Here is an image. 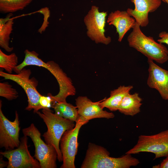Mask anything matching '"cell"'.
Returning a JSON list of instances; mask_svg holds the SVG:
<instances>
[{
  "mask_svg": "<svg viewBox=\"0 0 168 168\" xmlns=\"http://www.w3.org/2000/svg\"><path fill=\"white\" fill-rule=\"evenodd\" d=\"M25 57L23 61L16 66L14 71L19 73L25 67L29 65H35L44 68L53 75L59 85V91L55 96L51 97L54 102H66V99L69 96H73L76 93V89L71 79L68 77L55 62L50 61L45 63L38 57L39 54L34 51L26 49L24 51Z\"/></svg>",
  "mask_w": 168,
  "mask_h": 168,
  "instance_id": "cell-1",
  "label": "cell"
},
{
  "mask_svg": "<svg viewBox=\"0 0 168 168\" xmlns=\"http://www.w3.org/2000/svg\"><path fill=\"white\" fill-rule=\"evenodd\" d=\"M31 73L30 69L24 68L15 74L1 71L0 76L5 79L16 82L22 88L28 98V105L25 110L28 111L33 110L34 112L36 113L40 110L43 109L39 103L40 97L42 95L37 89L38 81L34 77L30 78Z\"/></svg>",
  "mask_w": 168,
  "mask_h": 168,
  "instance_id": "cell-5",
  "label": "cell"
},
{
  "mask_svg": "<svg viewBox=\"0 0 168 168\" xmlns=\"http://www.w3.org/2000/svg\"><path fill=\"white\" fill-rule=\"evenodd\" d=\"M159 37L160 39L157 40L159 43L166 44L168 45V31L161 32L159 34Z\"/></svg>",
  "mask_w": 168,
  "mask_h": 168,
  "instance_id": "cell-24",
  "label": "cell"
},
{
  "mask_svg": "<svg viewBox=\"0 0 168 168\" xmlns=\"http://www.w3.org/2000/svg\"><path fill=\"white\" fill-rule=\"evenodd\" d=\"M2 101H0V147L8 150L17 147L20 141L19 139L20 127L18 113L15 112V118L13 121L9 120L2 110Z\"/></svg>",
  "mask_w": 168,
  "mask_h": 168,
  "instance_id": "cell-11",
  "label": "cell"
},
{
  "mask_svg": "<svg viewBox=\"0 0 168 168\" xmlns=\"http://www.w3.org/2000/svg\"><path fill=\"white\" fill-rule=\"evenodd\" d=\"M18 57L14 53L7 55L0 49V67L11 74L17 65Z\"/></svg>",
  "mask_w": 168,
  "mask_h": 168,
  "instance_id": "cell-21",
  "label": "cell"
},
{
  "mask_svg": "<svg viewBox=\"0 0 168 168\" xmlns=\"http://www.w3.org/2000/svg\"><path fill=\"white\" fill-rule=\"evenodd\" d=\"M102 100L94 102L86 96H78L75 99V103L79 115L88 121L96 118H114V115L112 112L104 110L100 105Z\"/></svg>",
  "mask_w": 168,
  "mask_h": 168,
  "instance_id": "cell-13",
  "label": "cell"
},
{
  "mask_svg": "<svg viewBox=\"0 0 168 168\" xmlns=\"http://www.w3.org/2000/svg\"><path fill=\"white\" fill-rule=\"evenodd\" d=\"M107 22L116 29L118 34L119 42H121L126 33L133 28L136 23L135 19L131 17L127 11L116 10L111 12L109 15Z\"/></svg>",
  "mask_w": 168,
  "mask_h": 168,
  "instance_id": "cell-15",
  "label": "cell"
},
{
  "mask_svg": "<svg viewBox=\"0 0 168 168\" xmlns=\"http://www.w3.org/2000/svg\"><path fill=\"white\" fill-rule=\"evenodd\" d=\"M135 6L134 9L128 8L127 11L134 18L140 26H146L149 23V13L156 10L161 5V0H131Z\"/></svg>",
  "mask_w": 168,
  "mask_h": 168,
  "instance_id": "cell-14",
  "label": "cell"
},
{
  "mask_svg": "<svg viewBox=\"0 0 168 168\" xmlns=\"http://www.w3.org/2000/svg\"><path fill=\"white\" fill-rule=\"evenodd\" d=\"M89 122L79 115L75 127L66 131L60 140V149L63 160L60 168H75V159L78 150L77 138L80 129Z\"/></svg>",
  "mask_w": 168,
  "mask_h": 168,
  "instance_id": "cell-8",
  "label": "cell"
},
{
  "mask_svg": "<svg viewBox=\"0 0 168 168\" xmlns=\"http://www.w3.org/2000/svg\"><path fill=\"white\" fill-rule=\"evenodd\" d=\"M10 13L4 18L0 19V46L7 52H11L13 49L9 46L10 35L12 30L13 19Z\"/></svg>",
  "mask_w": 168,
  "mask_h": 168,
  "instance_id": "cell-18",
  "label": "cell"
},
{
  "mask_svg": "<svg viewBox=\"0 0 168 168\" xmlns=\"http://www.w3.org/2000/svg\"><path fill=\"white\" fill-rule=\"evenodd\" d=\"M0 96L11 100L16 99L18 94L16 90L7 82L0 83Z\"/></svg>",
  "mask_w": 168,
  "mask_h": 168,
  "instance_id": "cell-22",
  "label": "cell"
},
{
  "mask_svg": "<svg viewBox=\"0 0 168 168\" xmlns=\"http://www.w3.org/2000/svg\"><path fill=\"white\" fill-rule=\"evenodd\" d=\"M147 62V85L156 90L163 99L168 100V71L160 67L152 60L148 59Z\"/></svg>",
  "mask_w": 168,
  "mask_h": 168,
  "instance_id": "cell-12",
  "label": "cell"
},
{
  "mask_svg": "<svg viewBox=\"0 0 168 168\" xmlns=\"http://www.w3.org/2000/svg\"><path fill=\"white\" fill-rule=\"evenodd\" d=\"M36 113L47 128V131L43 135L45 142L54 147L57 153V159L59 162L62 161L63 156L59 146L60 139L65 132L73 128L76 124L54 114L50 109H43L41 113L38 111Z\"/></svg>",
  "mask_w": 168,
  "mask_h": 168,
  "instance_id": "cell-4",
  "label": "cell"
},
{
  "mask_svg": "<svg viewBox=\"0 0 168 168\" xmlns=\"http://www.w3.org/2000/svg\"><path fill=\"white\" fill-rule=\"evenodd\" d=\"M24 135L30 137L35 147L34 157L39 162L41 168H56L57 153L54 147L48 144L42 139L41 133L32 123L30 125L23 129Z\"/></svg>",
  "mask_w": 168,
  "mask_h": 168,
  "instance_id": "cell-6",
  "label": "cell"
},
{
  "mask_svg": "<svg viewBox=\"0 0 168 168\" xmlns=\"http://www.w3.org/2000/svg\"><path fill=\"white\" fill-rule=\"evenodd\" d=\"M142 101L138 93H129L123 99L118 110L125 115L133 116L140 112Z\"/></svg>",
  "mask_w": 168,
  "mask_h": 168,
  "instance_id": "cell-17",
  "label": "cell"
},
{
  "mask_svg": "<svg viewBox=\"0 0 168 168\" xmlns=\"http://www.w3.org/2000/svg\"><path fill=\"white\" fill-rule=\"evenodd\" d=\"M110 155L109 152L103 147L90 142L81 168H129L140 162L130 154L117 158Z\"/></svg>",
  "mask_w": 168,
  "mask_h": 168,
  "instance_id": "cell-2",
  "label": "cell"
},
{
  "mask_svg": "<svg viewBox=\"0 0 168 168\" xmlns=\"http://www.w3.org/2000/svg\"><path fill=\"white\" fill-rule=\"evenodd\" d=\"M143 152L154 153V159L168 156V128L156 134L139 136L137 144L125 153L136 154Z\"/></svg>",
  "mask_w": 168,
  "mask_h": 168,
  "instance_id": "cell-7",
  "label": "cell"
},
{
  "mask_svg": "<svg viewBox=\"0 0 168 168\" xmlns=\"http://www.w3.org/2000/svg\"><path fill=\"white\" fill-rule=\"evenodd\" d=\"M107 12H100L99 7L92 6L85 16L84 21L86 26L88 36L96 43H100L105 45L109 44L111 40L110 36L105 35V27Z\"/></svg>",
  "mask_w": 168,
  "mask_h": 168,
  "instance_id": "cell-9",
  "label": "cell"
},
{
  "mask_svg": "<svg viewBox=\"0 0 168 168\" xmlns=\"http://www.w3.org/2000/svg\"><path fill=\"white\" fill-rule=\"evenodd\" d=\"M136 23L127 38L128 45L140 52L148 59L163 64L168 60V50L163 44L156 42L151 36H147Z\"/></svg>",
  "mask_w": 168,
  "mask_h": 168,
  "instance_id": "cell-3",
  "label": "cell"
},
{
  "mask_svg": "<svg viewBox=\"0 0 168 168\" xmlns=\"http://www.w3.org/2000/svg\"><path fill=\"white\" fill-rule=\"evenodd\" d=\"M47 96H46L41 95L40 97L39 103L43 109H49L52 107L53 103L52 99L48 94Z\"/></svg>",
  "mask_w": 168,
  "mask_h": 168,
  "instance_id": "cell-23",
  "label": "cell"
},
{
  "mask_svg": "<svg viewBox=\"0 0 168 168\" xmlns=\"http://www.w3.org/2000/svg\"><path fill=\"white\" fill-rule=\"evenodd\" d=\"M159 168H168V156L159 165Z\"/></svg>",
  "mask_w": 168,
  "mask_h": 168,
  "instance_id": "cell-25",
  "label": "cell"
},
{
  "mask_svg": "<svg viewBox=\"0 0 168 168\" xmlns=\"http://www.w3.org/2000/svg\"><path fill=\"white\" fill-rule=\"evenodd\" d=\"M33 0H0V12L12 13L23 10Z\"/></svg>",
  "mask_w": 168,
  "mask_h": 168,
  "instance_id": "cell-20",
  "label": "cell"
},
{
  "mask_svg": "<svg viewBox=\"0 0 168 168\" xmlns=\"http://www.w3.org/2000/svg\"><path fill=\"white\" fill-rule=\"evenodd\" d=\"M27 141V136L24 135L16 148L0 152L8 160L7 168H41L39 161L31 155L29 151Z\"/></svg>",
  "mask_w": 168,
  "mask_h": 168,
  "instance_id": "cell-10",
  "label": "cell"
},
{
  "mask_svg": "<svg viewBox=\"0 0 168 168\" xmlns=\"http://www.w3.org/2000/svg\"><path fill=\"white\" fill-rule=\"evenodd\" d=\"M1 155V156H0V168H2L6 166H7V167L8 164V161H6L3 160V158L2 157L3 156Z\"/></svg>",
  "mask_w": 168,
  "mask_h": 168,
  "instance_id": "cell-26",
  "label": "cell"
},
{
  "mask_svg": "<svg viewBox=\"0 0 168 168\" xmlns=\"http://www.w3.org/2000/svg\"><path fill=\"white\" fill-rule=\"evenodd\" d=\"M52 107L54 109L55 114L60 117L75 122L78 118L76 106L67 102H54L52 103Z\"/></svg>",
  "mask_w": 168,
  "mask_h": 168,
  "instance_id": "cell-19",
  "label": "cell"
},
{
  "mask_svg": "<svg viewBox=\"0 0 168 168\" xmlns=\"http://www.w3.org/2000/svg\"><path fill=\"white\" fill-rule=\"evenodd\" d=\"M161 1L166 2L168 5V0H161Z\"/></svg>",
  "mask_w": 168,
  "mask_h": 168,
  "instance_id": "cell-27",
  "label": "cell"
},
{
  "mask_svg": "<svg viewBox=\"0 0 168 168\" xmlns=\"http://www.w3.org/2000/svg\"><path fill=\"white\" fill-rule=\"evenodd\" d=\"M133 88L132 85L120 86L111 91L110 97L103 99L100 103V105L103 108H106L111 111L118 110L123 99Z\"/></svg>",
  "mask_w": 168,
  "mask_h": 168,
  "instance_id": "cell-16",
  "label": "cell"
}]
</instances>
